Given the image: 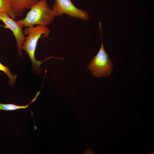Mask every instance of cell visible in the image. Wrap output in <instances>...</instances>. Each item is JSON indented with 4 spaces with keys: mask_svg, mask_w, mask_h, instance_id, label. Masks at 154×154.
<instances>
[{
    "mask_svg": "<svg viewBox=\"0 0 154 154\" xmlns=\"http://www.w3.org/2000/svg\"><path fill=\"white\" fill-rule=\"evenodd\" d=\"M50 32V29L47 26L37 25L26 27L23 31L24 35L26 37L24 43L21 47V49L24 50L29 56L31 60L33 70L37 72L41 70L40 65L46 60L54 57L46 58L43 61H38L35 58V54L38 39L41 36L44 38H48Z\"/></svg>",
    "mask_w": 154,
    "mask_h": 154,
    "instance_id": "6da1fadb",
    "label": "cell"
},
{
    "mask_svg": "<svg viewBox=\"0 0 154 154\" xmlns=\"http://www.w3.org/2000/svg\"><path fill=\"white\" fill-rule=\"evenodd\" d=\"M30 9L25 17L19 20L24 27L35 25L47 26L52 23L55 17L47 0L38 1Z\"/></svg>",
    "mask_w": 154,
    "mask_h": 154,
    "instance_id": "7a4b0ae2",
    "label": "cell"
},
{
    "mask_svg": "<svg viewBox=\"0 0 154 154\" xmlns=\"http://www.w3.org/2000/svg\"><path fill=\"white\" fill-rule=\"evenodd\" d=\"M99 24L101 34V46L98 53L92 59L87 68L94 76L101 78L108 76L111 73L113 65L104 48L101 30L102 23L100 22Z\"/></svg>",
    "mask_w": 154,
    "mask_h": 154,
    "instance_id": "3957f363",
    "label": "cell"
},
{
    "mask_svg": "<svg viewBox=\"0 0 154 154\" xmlns=\"http://www.w3.org/2000/svg\"><path fill=\"white\" fill-rule=\"evenodd\" d=\"M55 17H58L66 14L72 18H75L87 21L89 17L88 12L77 8L71 0H54L52 7Z\"/></svg>",
    "mask_w": 154,
    "mask_h": 154,
    "instance_id": "277c9868",
    "label": "cell"
},
{
    "mask_svg": "<svg viewBox=\"0 0 154 154\" xmlns=\"http://www.w3.org/2000/svg\"><path fill=\"white\" fill-rule=\"evenodd\" d=\"M0 20L4 24V27L9 29L13 33L16 41L18 55L22 58L21 47L24 43L26 38L23 33V25L19 21H16L3 13H0Z\"/></svg>",
    "mask_w": 154,
    "mask_h": 154,
    "instance_id": "5b68a950",
    "label": "cell"
},
{
    "mask_svg": "<svg viewBox=\"0 0 154 154\" xmlns=\"http://www.w3.org/2000/svg\"><path fill=\"white\" fill-rule=\"evenodd\" d=\"M12 11L16 17L22 16L25 10L36 4L38 0H10Z\"/></svg>",
    "mask_w": 154,
    "mask_h": 154,
    "instance_id": "8992f818",
    "label": "cell"
},
{
    "mask_svg": "<svg viewBox=\"0 0 154 154\" xmlns=\"http://www.w3.org/2000/svg\"><path fill=\"white\" fill-rule=\"evenodd\" d=\"M40 94V92L38 91L32 100L28 104L25 106H18L16 104H2L0 102V111H14L20 109H26L29 108L30 104L34 102L37 99Z\"/></svg>",
    "mask_w": 154,
    "mask_h": 154,
    "instance_id": "52a82bcc",
    "label": "cell"
},
{
    "mask_svg": "<svg viewBox=\"0 0 154 154\" xmlns=\"http://www.w3.org/2000/svg\"><path fill=\"white\" fill-rule=\"evenodd\" d=\"M0 13H5L12 19H16L10 0H0Z\"/></svg>",
    "mask_w": 154,
    "mask_h": 154,
    "instance_id": "ba28073f",
    "label": "cell"
},
{
    "mask_svg": "<svg viewBox=\"0 0 154 154\" xmlns=\"http://www.w3.org/2000/svg\"><path fill=\"white\" fill-rule=\"evenodd\" d=\"M0 71H2L9 78V84L10 86H13L16 81L17 75H13L9 68L5 66L0 62Z\"/></svg>",
    "mask_w": 154,
    "mask_h": 154,
    "instance_id": "9c48e42d",
    "label": "cell"
}]
</instances>
